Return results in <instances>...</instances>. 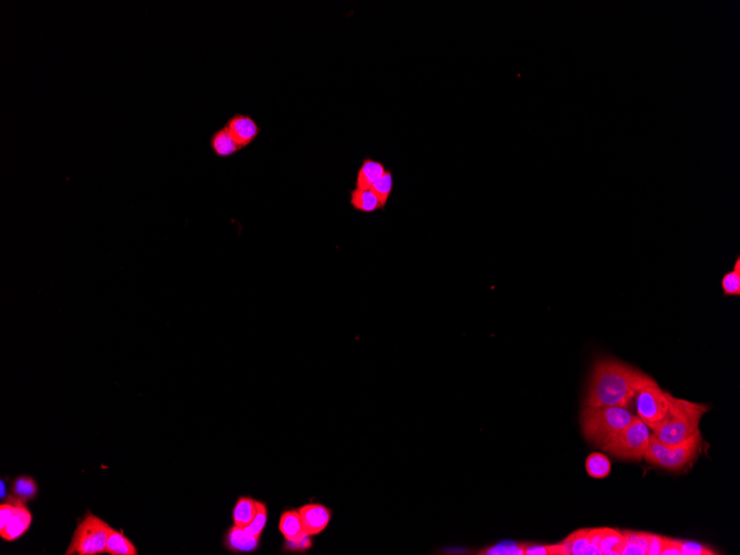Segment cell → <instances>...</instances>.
<instances>
[{"mask_svg":"<svg viewBox=\"0 0 740 555\" xmlns=\"http://www.w3.org/2000/svg\"><path fill=\"white\" fill-rule=\"evenodd\" d=\"M655 383L653 378L630 365L615 359H599L592 370L583 405L626 408L642 388Z\"/></svg>","mask_w":740,"mask_h":555,"instance_id":"obj_1","label":"cell"},{"mask_svg":"<svg viewBox=\"0 0 740 555\" xmlns=\"http://www.w3.org/2000/svg\"><path fill=\"white\" fill-rule=\"evenodd\" d=\"M708 407L703 403L675 398L670 395V408L662 422L651 428L653 436L665 445L683 443L699 430V424Z\"/></svg>","mask_w":740,"mask_h":555,"instance_id":"obj_2","label":"cell"},{"mask_svg":"<svg viewBox=\"0 0 740 555\" xmlns=\"http://www.w3.org/2000/svg\"><path fill=\"white\" fill-rule=\"evenodd\" d=\"M634 417L623 407L584 406L581 414L582 431L586 440L602 448L625 428Z\"/></svg>","mask_w":740,"mask_h":555,"instance_id":"obj_3","label":"cell"},{"mask_svg":"<svg viewBox=\"0 0 740 555\" xmlns=\"http://www.w3.org/2000/svg\"><path fill=\"white\" fill-rule=\"evenodd\" d=\"M701 443V435L699 430L683 443L673 445H665L651 435L644 458L649 464L670 471H680L697 457Z\"/></svg>","mask_w":740,"mask_h":555,"instance_id":"obj_4","label":"cell"},{"mask_svg":"<svg viewBox=\"0 0 740 555\" xmlns=\"http://www.w3.org/2000/svg\"><path fill=\"white\" fill-rule=\"evenodd\" d=\"M649 438V428L638 417H634V419L602 449L623 460L640 461L647 452Z\"/></svg>","mask_w":740,"mask_h":555,"instance_id":"obj_5","label":"cell"},{"mask_svg":"<svg viewBox=\"0 0 740 555\" xmlns=\"http://www.w3.org/2000/svg\"><path fill=\"white\" fill-rule=\"evenodd\" d=\"M109 528L101 518L88 514L78 524L65 554L98 555L105 553Z\"/></svg>","mask_w":740,"mask_h":555,"instance_id":"obj_6","label":"cell"},{"mask_svg":"<svg viewBox=\"0 0 740 555\" xmlns=\"http://www.w3.org/2000/svg\"><path fill=\"white\" fill-rule=\"evenodd\" d=\"M0 506V537L5 541H15L24 535L32 525V514L24 501L9 495Z\"/></svg>","mask_w":740,"mask_h":555,"instance_id":"obj_7","label":"cell"},{"mask_svg":"<svg viewBox=\"0 0 740 555\" xmlns=\"http://www.w3.org/2000/svg\"><path fill=\"white\" fill-rule=\"evenodd\" d=\"M670 393L663 391L656 383L645 386L636 393L638 418L649 429L664 419L670 408Z\"/></svg>","mask_w":740,"mask_h":555,"instance_id":"obj_8","label":"cell"},{"mask_svg":"<svg viewBox=\"0 0 740 555\" xmlns=\"http://www.w3.org/2000/svg\"><path fill=\"white\" fill-rule=\"evenodd\" d=\"M304 530L311 537H316L327 529L332 521V511L322 503L309 502L299 508Z\"/></svg>","mask_w":740,"mask_h":555,"instance_id":"obj_9","label":"cell"},{"mask_svg":"<svg viewBox=\"0 0 740 555\" xmlns=\"http://www.w3.org/2000/svg\"><path fill=\"white\" fill-rule=\"evenodd\" d=\"M224 128L233 136V139L241 149L249 145L261 132V128L257 124V121L249 115L242 113L232 115Z\"/></svg>","mask_w":740,"mask_h":555,"instance_id":"obj_10","label":"cell"},{"mask_svg":"<svg viewBox=\"0 0 740 555\" xmlns=\"http://www.w3.org/2000/svg\"><path fill=\"white\" fill-rule=\"evenodd\" d=\"M224 547L235 554L257 552L261 547V539L254 537L245 528L233 525L225 532Z\"/></svg>","mask_w":740,"mask_h":555,"instance_id":"obj_11","label":"cell"},{"mask_svg":"<svg viewBox=\"0 0 740 555\" xmlns=\"http://www.w3.org/2000/svg\"><path fill=\"white\" fill-rule=\"evenodd\" d=\"M555 555H601L590 543L589 529L573 532L562 542L554 544Z\"/></svg>","mask_w":740,"mask_h":555,"instance_id":"obj_12","label":"cell"},{"mask_svg":"<svg viewBox=\"0 0 740 555\" xmlns=\"http://www.w3.org/2000/svg\"><path fill=\"white\" fill-rule=\"evenodd\" d=\"M387 171L386 166L379 161L372 160L367 157L359 166L356 176V189L368 190L372 188V184L379 180L384 172Z\"/></svg>","mask_w":740,"mask_h":555,"instance_id":"obj_13","label":"cell"},{"mask_svg":"<svg viewBox=\"0 0 740 555\" xmlns=\"http://www.w3.org/2000/svg\"><path fill=\"white\" fill-rule=\"evenodd\" d=\"M209 147L216 157H230L238 153L241 147L236 143L233 136L225 128L217 130L211 136L209 139Z\"/></svg>","mask_w":740,"mask_h":555,"instance_id":"obj_14","label":"cell"},{"mask_svg":"<svg viewBox=\"0 0 740 555\" xmlns=\"http://www.w3.org/2000/svg\"><path fill=\"white\" fill-rule=\"evenodd\" d=\"M278 530L284 540H294L303 535V521L299 509H287L280 514Z\"/></svg>","mask_w":740,"mask_h":555,"instance_id":"obj_15","label":"cell"},{"mask_svg":"<svg viewBox=\"0 0 740 555\" xmlns=\"http://www.w3.org/2000/svg\"><path fill=\"white\" fill-rule=\"evenodd\" d=\"M257 511V500L249 495H242L236 501L233 512H232L234 525L242 528L247 527L253 521Z\"/></svg>","mask_w":740,"mask_h":555,"instance_id":"obj_16","label":"cell"},{"mask_svg":"<svg viewBox=\"0 0 740 555\" xmlns=\"http://www.w3.org/2000/svg\"><path fill=\"white\" fill-rule=\"evenodd\" d=\"M625 535L623 532L609 528H601L599 549L602 554L621 555L625 544Z\"/></svg>","mask_w":740,"mask_h":555,"instance_id":"obj_17","label":"cell"},{"mask_svg":"<svg viewBox=\"0 0 740 555\" xmlns=\"http://www.w3.org/2000/svg\"><path fill=\"white\" fill-rule=\"evenodd\" d=\"M105 553L111 555H136L138 550L123 532L109 528Z\"/></svg>","mask_w":740,"mask_h":555,"instance_id":"obj_18","label":"cell"},{"mask_svg":"<svg viewBox=\"0 0 740 555\" xmlns=\"http://www.w3.org/2000/svg\"><path fill=\"white\" fill-rule=\"evenodd\" d=\"M351 205L363 213H374L382 209L379 200L372 190L355 189L351 191Z\"/></svg>","mask_w":740,"mask_h":555,"instance_id":"obj_19","label":"cell"},{"mask_svg":"<svg viewBox=\"0 0 740 555\" xmlns=\"http://www.w3.org/2000/svg\"><path fill=\"white\" fill-rule=\"evenodd\" d=\"M625 535V544L621 555H647L649 552V533L642 532H623Z\"/></svg>","mask_w":740,"mask_h":555,"instance_id":"obj_20","label":"cell"},{"mask_svg":"<svg viewBox=\"0 0 740 555\" xmlns=\"http://www.w3.org/2000/svg\"><path fill=\"white\" fill-rule=\"evenodd\" d=\"M585 468L588 474L594 479H604L612 470L609 458L601 452L591 453L586 459Z\"/></svg>","mask_w":740,"mask_h":555,"instance_id":"obj_21","label":"cell"},{"mask_svg":"<svg viewBox=\"0 0 740 555\" xmlns=\"http://www.w3.org/2000/svg\"><path fill=\"white\" fill-rule=\"evenodd\" d=\"M11 492L16 498L20 499L24 502H28L37 497V483L32 478L22 476V477L17 478L13 482Z\"/></svg>","mask_w":740,"mask_h":555,"instance_id":"obj_22","label":"cell"},{"mask_svg":"<svg viewBox=\"0 0 740 555\" xmlns=\"http://www.w3.org/2000/svg\"><path fill=\"white\" fill-rule=\"evenodd\" d=\"M394 189V178L393 173L391 171L387 170L384 172V176L377 180L374 184H372V190L376 195L377 199L379 200L380 205H382V210H384V207L387 205L388 201H389L390 195L393 193Z\"/></svg>","mask_w":740,"mask_h":555,"instance_id":"obj_23","label":"cell"},{"mask_svg":"<svg viewBox=\"0 0 740 555\" xmlns=\"http://www.w3.org/2000/svg\"><path fill=\"white\" fill-rule=\"evenodd\" d=\"M722 288L726 296H740V259L737 257L735 266L722 278Z\"/></svg>","mask_w":740,"mask_h":555,"instance_id":"obj_24","label":"cell"},{"mask_svg":"<svg viewBox=\"0 0 740 555\" xmlns=\"http://www.w3.org/2000/svg\"><path fill=\"white\" fill-rule=\"evenodd\" d=\"M267 521H268V509H267L266 502L257 500V514L254 516L253 521L245 529L254 537L261 539L266 528Z\"/></svg>","mask_w":740,"mask_h":555,"instance_id":"obj_25","label":"cell"},{"mask_svg":"<svg viewBox=\"0 0 740 555\" xmlns=\"http://www.w3.org/2000/svg\"><path fill=\"white\" fill-rule=\"evenodd\" d=\"M313 545H314L313 537L307 535L306 532H304L303 535H299L296 539L284 540L282 551L284 553H301V554H303V553L309 552L313 547Z\"/></svg>","mask_w":740,"mask_h":555,"instance_id":"obj_26","label":"cell"},{"mask_svg":"<svg viewBox=\"0 0 740 555\" xmlns=\"http://www.w3.org/2000/svg\"><path fill=\"white\" fill-rule=\"evenodd\" d=\"M526 543H501L480 551L478 554L486 555H524Z\"/></svg>","mask_w":740,"mask_h":555,"instance_id":"obj_27","label":"cell"},{"mask_svg":"<svg viewBox=\"0 0 740 555\" xmlns=\"http://www.w3.org/2000/svg\"><path fill=\"white\" fill-rule=\"evenodd\" d=\"M717 554L701 543L680 541V555H714Z\"/></svg>","mask_w":740,"mask_h":555,"instance_id":"obj_28","label":"cell"},{"mask_svg":"<svg viewBox=\"0 0 740 555\" xmlns=\"http://www.w3.org/2000/svg\"><path fill=\"white\" fill-rule=\"evenodd\" d=\"M524 555H554V544L542 545L526 543Z\"/></svg>","mask_w":740,"mask_h":555,"instance_id":"obj_29","label":"cell"},{"mask_svg":"<svg viewBox=\"0 0 740 555\" xmlns=\"http://www.w3.org/2000/svg\"><path fill=\"white\" fill-rule=\"evenodd\" d=\"M661 555H680V541L663 537Z\"/></svg>","mask_w":740,"mask_h":555,"instance_id":"obj_30","label":"cell"},{"mask_svg":"<svg viewBox=\"0 0 740 555\" xmlns=\"http://www.w3.org/2000/svg\"><path fill=\"white\" fill-rule=\"evenodd\" d=\"M663 537L649 533V552L647 555H661L662 550Z\"/></svg>","mask_w":740,"mask_h":555,"instance_id":"obj_31","label":"cell"}]
</instances>
